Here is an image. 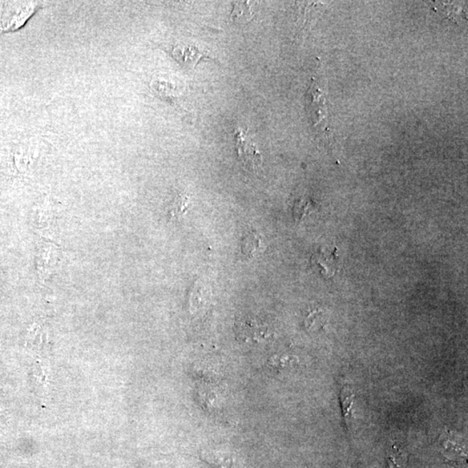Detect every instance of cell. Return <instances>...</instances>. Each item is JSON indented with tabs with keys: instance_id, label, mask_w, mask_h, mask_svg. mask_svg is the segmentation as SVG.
I'll use <instances>...</instances> for the list:
<instances>
[{
	"instance_id": "obj_1",
	"label": "cell",
	"mask_w": 468,
	"mask_h": 468,
	"mask_svg": "<svg viewBox=\"0 0 468 468\" xmlns=\"http://www.w3.org/2000/svg\"><path fill=\"white\" fill-rule=\"evenodd\" d=\"M235 332L238 339L248 345L263 344L272 336L268 326L254 317L242 318L238 321Z\"/></svg>"
},
{
	"instance_id": "obj_2",
	"label": "cell",
	"mask_w": 468,
	"mask_h": 468,
	"mask_svg": "<svg viewBox=\"0 0 468 468\" xmlns=\"http://www.w3.org/2000/svg\"><path fill=\"white\" fill-rule=\"evenodd\" d=\"M235 134L238 156L242 163L252 171L259 168L262 164V157L257 151L255 145L250 141L249 137L243 131H237Z\"/></svg>"
},
{
	"instance_id": "obj_3",
	"label": "cell",
	"mask_w": 468,
	"mask_h": 468,
	"mask_svg": "<svg viewBox=\"0 0 468 468\" xmlns=\"http://www.w3.org/2000/svg\"><path fill=\"white\" fill-rule=\"evenodd\" d=\"M171 54L173 58L180 64V66L188 68V70H193L201 61V59L208 58V55L197 46L185 43H178L173 46Z\"/></svg>"
},
{
	"instance_id": "obj_4",
	"label": "cell",
	"mask_w": 468,
	"mask_h": 468,
	"mask_svg": "<svg viewBox=\"0 0 468 468\" xmlns=\"http://www.w3.org/2000/svg\"><path fill=\"white\" fill-rule=\"evenodd\" d=\"M205 462L219 468H236L237 462L233 455L223 451L205 452L203 456Z\"/></svg>"
},
{
	"instance_id": "obj_5",
	"label": "cell",
	"mask_w": 468,
	"mask_h": 468,
	"mask_svg": "<svg viewBox=\"0 0 468 468\" xmlns=\"http://www.w3.org/2000/svg\"><path fill=\"white\" fill-rule=\"evenodd\" d=\"M241 247L245 255L253 258L261 250V238L256 233H248L242 240Z\"/></svg>"
},
{
	"instance_id": "obj_6",
	"label": "cell",
	"mask_w": 468,
	"mask_h": 468,
	"mask_svg": "<svg viewBox=\"0 0 468 468\" xmlns=\"http://www.w3.org/2000/svg\"><path fill=\"white\" fill-rule=\"evenodd\" d=\"M189 208V198L187 195H178L169 205L168 213L173 220H179L187 213Z\"/></svg>"
},
{
	"instance_id": "obj_7",
	"label": "cell",
	"mask_w": 468,
	"mask_h": 468,
	"mask_svg": "<svg viewBox=\"0 0 468 468\" xmlns=\"http://www.w3.org/2000/svg\"><path fill=\"white\" fill-rule=\"evenodd\" d=\"M354 395L348 389H342L341 391V400L342 411H344L346 421H350L353 417L352 406Z\"/></svg>"
},
{
	"instance_id": "obj_8",
	"label": "cell",
	"mask_w": 468,
	"mask_h": 468,
	"mask_svg": "<svg viewBox=\"0 0 468 468\" xmlns=\"http://www.w3.org/2000/svg\"><path fill=\"white\" fill-rule=\"evenodd\" d=\"M312 205L310 200L306 199L298 200L293 209L294 218L296 220H301L312 211Z\"/></svg>"
}]
</instances>
